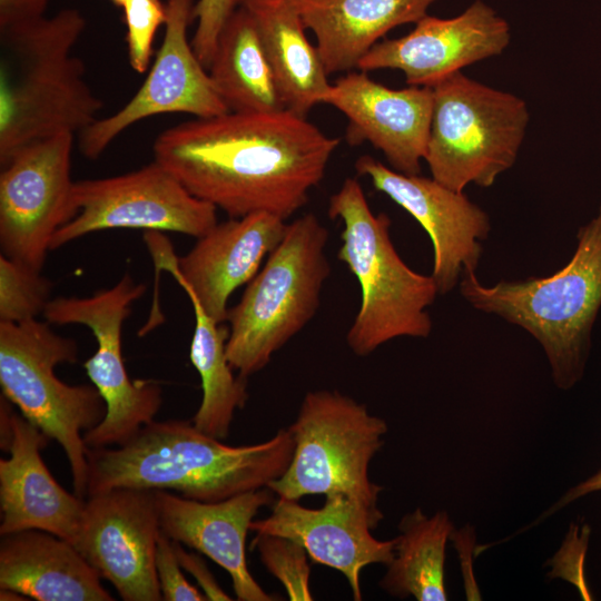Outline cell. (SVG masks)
I'll list each match as a JSON object with an SVG mask.
<instances>
[{"mask_svg": "<svg viewBox=\"0 0 601 601\" xmlns=\"http://www.w3.org/2000/svg\"><path fill=\"white\" fill-rule=\"evenodd\" d=\"M338 144L286 109L195 118L160 132L152 150L190 194L229 218L266 211L286 220L322 181Z\"/></svg>", "mask_w": 601, "mask_h": 601, "instance_id": "6da1fadb", "label": "cell"}, {"mask_svg": "<svg viewBox=\"0 0 601 601\" xmlns=\"http://www.w3.org/2000/svg\"><path fill=\"white\" fill-rule=\"evenodd\" d=\"M294 446L288 428L258 444L231 446L200 432L191 420L154 421L122 446L87 447V496L136 487L219 502L279 479Z\"/></svg>", "mask_w": 601, "mask_h": 601, "instance_id": "7a4b0ae2", "label": "cell"}, {"mask_svg": "<svg viewBox=\"0 0 601 601\" xmlns=\"http://www.w3.org/2000/svg\"><path fill=\"white\" fill-rule=\"evenodd\" d=\"M86 24L79 10L66 8L0 26L1 166L32 142L80 134L99 119L104 102L73 55Z\"/></svg>", "mask_w": 601, "mask_h": 601, "instance_id": "3957f363", "label": "cell"}, {"mask_svg": "<svg viewBox=\"0 0 601 601\" xmlns=\"http://www.w3.org/2000/svg\"><path fill=\"white\" fill-rule=\"evenodd\" d=\"M577 239L570 262L551 276L484 285L466 269L459 284L472 307L520 326L540 343L561 390L583 376L601 309V204Z\"/></svg>", "mask_w": 601, "mask_h": 601, "instance_id": "277c9868", "label": "cell"}, {"mask_svg": "<svg viewBox=\"0 0 601 601\" xmlns=\"http://www.w3.org/2000/svg\"><path fill=\"white\" fill-rule=\"evenodd\" d=\"M328 216L342 221L337 258L361 287V305L346 334L351 351L364 357L397 337H427V308L439 289L432 275L413 270L401 258L387 215H375L361 184L346 178L329 198Z\"/></svg>", "mask_w": 601, "mask_h": 601, "instance_id": "5b68a950", "label": "cell"}, {"mask_svg": "<svg viewBox=\"0 0 601 601\" xmlns=\"http://www.w3.org/2000/svg\"><path fill=\"white\" fill-rule=\"evenodd\" d=\"M328 229L314 214L287 224L279 244L228 309V362L243 377L265 368L272 356L315 316L331 274Z\"/></svg>", "mask_w": 601, "mask_h": 601, "instance_id": "8992f818", "label": "cell"}, {"mask_svg": "<svg viewBox=\"0 0 601 601\" xmlns=\"http://www.w3.org/2000/svg\"><path fill=\"white\" fill-rule=\"evenodd\" d=\"M78 361L75 339L53 332L37 318L0 322V385L2 395L22 416L63 449L73 493L87 497L88 462L83 434L106 415V403L93 385H69L55 367Z\"/></svg>", "mask_w": 601, "mask_h": 601, "instance_id": "52a82bcc", "label": "cell"}, {"mask_svg": "<svg viewBox=\"0 0 601 601\" xmlns=\"http://www.w3.org/2000/svg\"><path fill=\"white\" fill-rule=\"evenodd\" d=\"M287 428L295 443L292 461L267 486L277 497L344 494L383 520L382 486L368 475L388 431L382 417L336 390H314L305 394Z\"/></svg>", "mask_w": 601, "mask_h": 601, "instance_id": "ba28073f", "label": "cell"}, {"mask_svg": "<svg viewBox=\"0 0 601 601\" xmlns=\"http://www.w3.org/2000/svg\"><path fill=\"white\" fill-rule=\"evenodd\" d=\"M432 88L424 160L432 178L456 191L491 187L516 161L530 114L519 96L457 71Z\"/></svg>", "mask_w": 601, "mask_h": 601, "instance_id": "9c48e42d", "label": "cell"}, {"mask_svg": "<svg viewBox=\"0 0 601 601\" xmlns=\"http://www.w3.org/2000/svg\"><path fill=\"white\" fill-rule=\"evenodd\" d=\"M146 290L125 274L112 287L89 297H57L43 313L50 324H79L88 327L96 341L95 354L83 363L92 385L106 403L104 420L83 434L87 447H118L128 443L155 421L162 397L151 381L131 380L122 357V326L132 304Z\"/></svg>", "mask_w": 601, "mask_h": 601, "instance_id": "30bf717a", "label": "cell"}, {"mask_svg": "<svg viewBox=\"0 0 601 601\" xmlns=\"http://www.w3.org/2000/svg\"><path fill=\"white\" fill-rule=\"evenodd\" d=\"M76 215L52 237L50 250L107 229L176 231L199 238L217 221V208L190 194L152 161L122 175L75 181Z\"/></svg>", "mask_w": 601, "mask_h": 601, "instance_id": "8fae6325", "label": "cell"}, {"mask_svg": "<svg viewBox=\"0 0 601 601\" xmlns=\"http://www.w3.org/2000/svg\"><path fill=\"white\" fill-rule=\"evenodd\" d=\"M73 138L61 134L38 140L1 166V254L36 270L41 272L56 231L76 215Z\"/></svg>", "mask_w": 601, "mask_h": 601, "instance_id": "7c38bea8", "label": "cell"}, {"mask_svg": "<svg viewBox=\"0 0 601 601\" xmlns=\"http://www.w3.org/2000/svg\"><path fill=\"white\" fill-rule=\"evenodd\" d=\"M194 8V0L166 1L165 36L154 65L126 105L79 134L86 158L97 159L127 128L151 116L180 112L206 118L229 111L188 40Z\"/></svg>", "mask_w": 601, "mask_h": 601, "instance_id": "4fadbf2b", "label": "cell"}, {"mask_svg": "<svg viewBox=\"0 0 601 601\" xmlns=\"http://www.w3.org/2000/svg\"><path fill=\"white\" fill-rule=\"evenodd\" d=\"M160 532L156 490L114 487L85 499L73 545L122 600L160 601Z\"/></svg>", "mask_w": 601, "mask_h": 601, "instance_id": "5bb4252c", "label": "cell"}, {"mask_svg": "<svg viewBox=\"0 0 601 601\" xmlns=\"http://www.w3.org/2000/svg\"><path fill=\"white\" fill-rule=\"evenodd\" d=\"M359 176L412 215L428 234L434 252L432 277L439 294L450 293L460 284L464 270H476L482 256V240L491 231L487 214L434 178L406 175L364 155L355 162Z\"/></svg>", "mask_w": 601, "mask_h": 601, "instance_id": "9a60e30c", "label": "cell"}, {"mask_svg": "<svg viewBox=\"0 0 601 601\" xmlns=\"http://www.w3.org/2000/svg\"><path fill=\"white\" fill-rule=\"evenodd\" d=\"M287 223L266 211L217 223L197 238L183 257L160 245L156 231L144 237L152 257L160 259L185 292H190L216 322L227 319V303L236 288L248 284L266 256L279 244Z\"/></svg>", "mask_w": 601, "mask_h": 601, "instance_id": "2e32d148", "label": "cell"}, {"mask_svg": "<svg viewBox=\"0 0 601 601\" xmlns=\"http://www.w3.org/2000/svg\"><path fill=\"white\" fill-rule=\"evenodd\" d=\"M510 41L509 22L490 4L475 0L456 17L426 14L410 33L378 41L357 68L397 69L408 86L433 87L472 63L501 55Z\"/></svg>", "mask_w": 601, "mask_h": 601, "instance_id": "e0dca14e", "label": "cell"}, {"mask_svg": "<svg viewBox=\"0 0 601 601\" xmlns=\"http://www.w3.org/2000/svg\"><path fill=\"white\" fill-rule=\"evenodd\" d=\"M0 535L41 530L75 544L85 499L67 492L46 466L41 450L49 437L16 412L3 395L0 400Z\"/></svg>", "mask_w": 601, "mask_h": 601, "instance_id": "ac0fdd59", "label": "cell"}, {"mask_svg": "<svg viewBox=\"0 0 601 601\" xmlns=\"http://www.w3.org/2000/svg\"><path fill=\"white\" fill-rule=\"evenodd\" d=\"M382 519L344 494L326 495L323 506L311 509L298 500L277 497L270 514L253 521L256 534L286 536L300 544L314 563L339 571L353 599H363L361 573L370 564H390L395 538L381 541L372 535Z\"/></svg>", "mask_w": 601, "mask_h": 601, "instance_id": "d6986e66", "label": "cell"}, {"mask_svg": "<svg viewBox=\"0 0 601 601\" xmlns=\"http://www.w3.org/2000/svg\"><path fill=\"white\" fill-rule=\"evenodd\" d=\"M321 104L333 106L348 119L349 145L367 141L394 170L420 175L432 120L431 87L392 89L365 71L349 72L331 85Z\"/></svg>", "mask_w": 601, "mask_h": 601, "instance_id": "ffe728a7", "label": "cell"}, {"mask_svg": "<svg viewBox=\"0 0 601 601\" xmlns=\"http://www.w3.org/2000/svg\"><path fill=\"white\" fill-rule=\"evenodd\" d=\"M274 492L263 487L219 502H201L156 490L161 531L220 565L229 573L239 601H274L250 574L246 538L258 511L274 503Z\"/></svg>", "mask_w": 601, "mask_h": 601, "instance_id": "44dd1931", "label": "cell"}, {"mask_svg": "<svg viewBox=\"0 0 601 601\" xmlns=\"http://www.w3.org/2000/svg\"><path fill=\"white\" fill-rule=\"evenodd\" d=\"M98 571L70 542L46 531L1 535L0 589L38 601H111Z\"/></svg>", "mask_w": 601, "mask_h": 601, "instance_id": "7402d4cb", "label": "cell"}, {"mask_svg": "<svg viewBox=\"0 0 601 601\" xmlns=\"http://www.w3.org/2000/svg\"><path fill=\"white\" fill-rule=\"evenodd\" d=\"M437 0H296L328 75L357 68L393 28L414 22Z\"/></svg>", "mask_w": 601, "mask_h": 601, "instance_id": "603a6c76", "label": "cell"}, {"mask_svg": "<svg viewBox=\"0 0 601 601\" xmlns=\"http://www.w3.org/2000/svg\"><path fill=\"white\" fill-rule=\"evenodd\" d=\"M252 16L286 108L302 116L331 88L316 46L306 35L296 0H240Z\"/></svg>", "mask_w": 601, "mask_h": 601, "instance_id": "cb8c5ba5", "label": "cell"}, {"mask_svg": "<svg viewBox=\"0 0 601 601\" xmlns=\"http://www.w3.org/2000/svg\"><path fill=\"white\" fill-rule=\"evenodd\" d=\"M208 73L234 112H278L286 105L249 12L239 6L224 26Z\"/></svg>", "mask_w": 601, "mask_h": 601, "instance_id": "d4e9b609", "label": "cell"}, {"mask_svg": "<svg viewBox=\"0 0 601 601\" xmlns=\"http://www.w3.org/2000/svg\"><path fill=\"white\" fill-rule=\"evenodd\" d=\"M445 511L428 516L417 508L405 514L395 538V555L380 588L392 597L418 601H445V549L453 534Z\"/></svg>", "mask_w": 601, "mask_h": 601, "instance_id": "484cf974", "label": "cell"}, {"mask_svg": "<svg viewBox=\"0 0 601 601\" xmlns=\"http://www.w3.org/2000/svg\"><path fill=\"white\" fill-rule=\"evenodd\" d=\"M186 294L195 314L189 358L199 374L203 392L191 422L200 432L223 441L229 435L235 412L248 400L247 378L235 375L228 362L229 328L213 319L190 292Z\"/></svg>", "mask_w": 601, "mask_h": 601, "instance_id": "4316f807", "label": "cell"}, {"mask_svg": "<svg viewBox=\"0 0 601 601\" xmlns=\"http://www.w3.org/2000/svg\"><path fill=\"white\" fill-rule=\"evenodd\" d=\"M51 282L20 262L0 255V322L22 323L43 314Z\"/></svg>", "mask_w": 601, "mask_h": 601, "instance_id": "83f0119b", "label": "cell"}, {"mask_svg": "<svg viewBox=\"0 0 601 601\" xmlns=\"http://www.w3.org/2000/svg\"><path fill=\"white\" fill-rule=\"evenodd\" d=\"M256 548L266 570L284 587L289 600L311 601V566L306 550L292 539L274 534H256Z\"/></svg>", "mask_w": 601, "mask_h": 601, "instance_id": "f1b7e54d", "label": "cell"}, {"mask_svg": "<svg viewBox=\"0 0 601 601\" xmlns=\"http://www.w3.org/2000/svg\"><path fill=\"white\" fill-rule=\"evenodd\" d=\"M130 67L138 73L149 68L155 35L167 18L161 0H127L122 7Z\"/></svg>", "mask_w": 601, "mask_h": 601, "instance_id": "f546056e", "label": "cell"}, {"mask_svg": "<svg viewBox=\"0 0 601 601\" xmlns=\"http://www.w3.org/2000/svg\"><path fill=\"white\" fill-rule=\"evenodd\" d=\"M240 0H197L194 18L197 22L191 41L193 49L207 69L216 50L219 35Z\"/></svg>", "mask_w": 601, "mask_h": 601, "instance_id": "4dcf8cb0", "label": "cell"}, {"mask_svg": "<svg viewBox=\"0 0 601 601\" xmlns=\"http://www.w3.org/2000/svg\"><path fill=\"white\" fill-rule=\"evenodd\" d=\"M155 565L165 601H205L206 595L191 585L181 572L174 541L162 531L156 546Z\"/></svg>", "mask_w": 601, "mask_h": 601, "instance_id": "1f68e13d", "label": "cell"}, {"mask_svg": "<svg viewBox=\"0 0 601 601\" xmlns=\"http://www.w3.org/2000/svg\"><path fill=\"white\" fill-rule=\"evenodd\" d=\"M174 545L181 568L188 571L197 580L207 600H231V598L221 590L199 555L185 551L179 542L174 541Z\"/></svg>", "mask_w": 601, "mask_h": 601, "instance_id": "d6a6232c", "label": "cell"}, {"mask_svg": "<svg viewBox=\"0 0 601 601\" xmlns=\"http://www.w3.org/2000/svg\"><path fill=\"white\" fill-rule=\"evenodd\" d=\"M50 0H0V26L45 16Z\"/></svg>", "mask_w": 601, "mask_h": 601, "instance_id": "836d02e7", "label": "cell"}, {"mask_svg": "<svg viewBox=\"0 0 601 601\" xmlns=\"http://www.w3.org/2000/svg\"><path fill=\"white\" fill-rule=\"evenodd\" d=\"M601 491V470L569 489L544 514L549 516L555 511L563 509L565 505L579 500L585 495Z\"/></svg>", "mask_w": 601, "mask_h": 601, "instance_id": "e575fe53", "label": "cell"}, {"mask_svg": "<svg viewBox=\"0 0 601 601\" xmlns=\"http://www.w3.org/2000/svg\"><path fill=\"white\" fill-rule=\"evenodd\" d=\"M115 6L122 8L127 0H110Z\"/></svg>", "mask_w": 601, "mask_h": 601, "instance_id": "d590c367", "label": "cell"}]
</instances>
